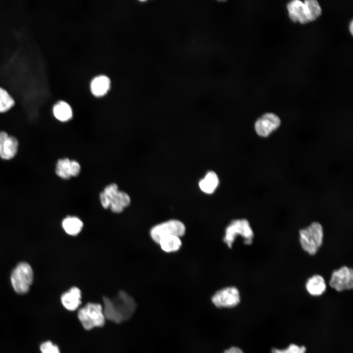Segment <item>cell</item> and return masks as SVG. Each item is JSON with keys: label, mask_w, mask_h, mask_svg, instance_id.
I'll list each match as a JSON object with an SVG mask.
<instances>
[{"label": "cell", "mask_w": 353, "mask_h": 353, "mask_svg": "<svg viewBox=\"0 0 353 353\" xmlns=\"http://www.w3.org/2000/svg\"><path fill=\"white\" fill-rule=\"evenodd\" d=\"M136 307L134 299L125 291H119L113 298H103L102 310L105 319L116 323L128 320Z\"/></svg>", "instance_id": "obj_1"}, {"label": "cell", "mask_w": 353, "mask_h": 353, "mask_svg": "<svg viewBox=\"0 0 353 353\" xmlns=\"http://www.w3.org/2000/svg\"><path fill=\"white\" fill-rule=\"evenodd\" d=\"M324 231L322 225L313 221L299 231V241L303 250L310 255H314L321 248Z\"/></svg>", "instance_id": "obj_2"}, {"label": "cell", "mask_w": 353, "mask_h": 353, "mask_svg": "<svg viewBox=\"0 0 353 353\" xmlns=\"http://www.w3.org/2000/svg\"><path fill=\"white\" fill-rule=\"evenodd\" d=\"M77 316L81 325L86 330L101 327L105 323L102 306L99 303H87L79 309Z\"/></svg>", "instance_id": "obj_3"}, {"label": "cell", "mask_w": 353, "mask_h": 353, "mask_svg": "<svg viewBox=\"0 0 353 353\" xmlns=\"http://www.w3.org/2000/svg\"><path fill=\"white\" fill-rule=\"evenodd\" d=\"M238 235H240L243 238L245 244L249 245L252 243L254 233L247 219L232 221L226 229L224 242L231 248Z\"/></svg>", "instance_id": "obj_4"}, {"label": "cell", "mask_w": 353, "mask_h": 353, "mask_svg": "<svg viewBox=\"0 0 353 353\" xmlns=\"http://www.w3.org/2000/svg\"><path fill=\"white\" fill-rule=\"evenodd\" d=\"M33 279V272L26 262L19 263L13 270L10 277L14 291L19 294H26L29 290Z\"/></svg>", "instance_id": "obj_5"}, {"label": "cell", "mask_w": 353, "mask_h": 353, "mask_svg": "<svg viewBox=\"0 0 353 353\" xmlns=\"http://www.w3.org/2000/svg\"><path fill=\"white\" fill-rule=\"evenodd\" d=\"M185 227L183 224L176 220H169L153 227L150 230L152 239L158 243L162 237L175 235L180 237L184 235Z\"/></svg>", "instance_id": "obj_6"}, {"label": "cell", "mask_w": 353, "mask_h": 353, "mask_svg": "<svg viewBox=\"0 0 353 353\" xmlns=\"http://www.w3.org/2000/svg\"><path fill=\"white\" fill-rule=\"evenodd\" d=\"M329 286L337 292L352 289L353 270L344 265L332 271L329 280Z\"/></svg>", "instance_id": "obj_7"}, {"label": "cell", "mask_w": 353, "mask_h": 353, "mask_svg": "<svg viewBox=\"0 0 353 353\" xmlns=\"http://www.w3.org/2000/svg\"><path fill=\"white\" fill-rule=\"evenodd\" d=\"M211 300L215 306L218 308H232L239 303L240 296L236 287H228L216 292Z\"/></svg>", "instance_id": "obj_8"}, {"label": "cell", "mask_w": 353, "mask_h": 353, "mask_svg": "<svg viewBox=\"0 0 353 353\" xmlns=\"http://www.w3.org/2000/svg\"><path fill=\"white\" fill-rule=\"evenodd\" d=\"M279 117L273 113H266L258 118L254 124L257 134L262 137H268L280 126Z\"/></svg>", "instance_id": "obj_9"}, {"label": "cell", "mask_w": 353, "mask_h": 353, "mask_svg": "<svg viewBox=\"0 0 353 353\" xmlns=\"http://www.w3.org/2000/svg\"><path fill=\"white\" fill-rule=\"evenodd\" d=\"M290 19L294 22L306 24L311 22L309 11L305 0H294L287 4Z\"/></svg>", "instance_id": "obj_10"}, {"label": "cell", "mask_w": 353, "mask_h": 353, "mask_svg": "<svg viewBox=\"0 0 353 353\" xmlns=\"http://www.w3.org/2000/svg\"><path fill=\"white\" fill-rule=\"evenodd\" d=\"M19 143L13 136L5 131L0 132V157L4 160H9L16 154Z\"/></svg>", "instance_id": "obj_11"}, {"label": "cell", "mask_w": 353, "mask_h": 353, "mask_svg": "<svg viewBox=\"0 0 353 353\" xmlns=\"http://www.w3.org/2000/svg\"><path fill=\"white\" fill-rule=\"evenodd\" d=\"M61 302L63 306L69 311L77 309L81 303V293L76 286L70 288L63 293L61 296Z\"/></svg>", "instance_id": "obj_12"}, {"label": "cell", "mask_w": 353, "mask_h": 353, "mask_svg": "<svg viewBox=\"0 0 353 353\" xmlns=\"http://www.w3.org/2000/svg\"><path fill=\"white\" fill-rule=\"evenodd\" d=\"M305 287L308 293L312 296H319L323 294L327 289V284L324 277L321 275L314 274L306 280Z\"/></svg>", "instance_id": "obj_13"}, {"label": "cell", "mask_w": 353, "mask_h": 353, "mask_svg": "<svg viewBox=\"0 0 353 353\" xmlns=\"http://www.w3.org/2000/svg\"><path fill=\"white\" fill-rule=\"evenodd\" d=\"M130 197L127 193L119 190L111 199L109 208L114 213H120L130 204Z\"/></svg>", "instance_id": "obj_14"}, {"label": "cell", "mask_w": 353, "mask_h": 353, "mask_svg": "<svg viewBox=\"0 0 353 353\" xmlns=\"http://www.w3.org/2000/svg\"><path fill=\"white\" fill-rule=\"evenodd\" d=\"M110 86L109 78L105 76H99L92 81L90 85L91 91L94 96L101 97L107 93Z\"/></svg>", "instance_id": "obj_15"}, {"label": "cell", "mask_w": 353, "mask_h": 353, "mask_svg": "<svg viewBox=\"0 0 353 353\" xmlns=\"http://www.w3.org/2000/svg\"><path fill=\"white\" fill-rule=\"evenodd\" d=\"M62 226L67 234L71 236H76L78 235L82 230L83 223L78 217L69 216L63 220Z\"/></svg>", "instance_id": "obj_16"}, {"label": "cell", "mask_w": 353, "mask_h": 353, "mask_svg": "<svg viewBox=\"0 0 353 353\" xmlns=\"http://www.w3.org/2000/svg\"><path fill=\"white\" fill-rule=\"evenodd\" d=\"M52 113L54 117L59 121L66 122L73 117V110L71 106L64 101L56 102L52 108Z\"/></svg>", "instance_id": "obj_17"}, {"label": "cell", "mask_w": 353, "mask_h": 353, "mask_svg": "<svg viewBox=\"0 0 353 353\" xmlns=\"http://www.w3.org/2000/svg\"><path fill=\"white\" fill-rule=\"evenodd\" d=\"M218 184V177L217 174L212 171L208 172L199 183L201 190L207 194L213 193Z\"/></svg>", "instance_id": "obj_18"}, {"label": "cell", "mask_w": 353, "mask_h": 353, "mask_svg": "<svg viewBox=\"0 0 353 353\" xmlns=\"http://www.w3.org/2000/svg\"><path fill=\"white\" fill-rule=\"evenodd\" d=\"M158 244L165 252H170L178 251L181 246V241L179 237L169 235L162 237Z\"/></svg>", "instance_id": "obj_19"}, {"label": "cell", "mask_w": 353, "mask_h": 353, "mask_svg": "<svg viewBox=\"0 0 353 353\" xmlns=\"http://www.w3.org/2000/svg\"><path fill=\"white\" fill-rule=\"evenodd\" d=\"M118 185L114 183H110L105 187L99 195L101 204L105 207H109L111 199L119 191Z\"/></svg>", "instance_id": "obj_20"}, {"label": "cell", "mask_w": 353, "mask_h": 353, "mask_svg": "<svg viewBox=\"0 0 353 353\" xmlns=\"http://www.w3.org/2000/svg\"><path fill=\"white\" fill-rule=\"evenodd\" d=\"M71 160L65 157L60 158L56 162L55 172L56 175L63 179H68L71 176L70 170Z\"/></svg>", "instance_id": "obj_21"}, {"label": "cell", "mask_w": 353, "mask_h": 353, "mask_svg": "<svg viewBox=\"0 0 353 353\" xmlns=\"http://www.w3.org/2000/svg\"><path fill=\"white\" fill-rule=\"evenodd\" d=\"M15 101L9 93L0 87V112H4L10 109Z\"/></svg>", "instance_id": "obj_22"}, {"label": "cell", "mask_w": 353, "mask_h": 353, "mask_svg": "<svg viewBox=\"0 0 353 353\" xmlns=\"http://www.w3.org/2000/svg\"><path fill=\"white\" fill-rule=\"evenodd\" d=\"M306 351V348L303 346H299L292 344L284 349L274 348L272 350L271 353H305Z\"/></svg>", "instance_id": "obj_23"}, {"label": "cell", "mask_w": 353, "mask_h": 353, "mask_svg": "<svg viewBox=\"0 0 353 353\" xmlns=\"http://www.w3.org/2000/svg\"><path fill=\"white\" fill-rule=\"evenodd\" d=\"M41 353H61L58 347L50 341L42 343L40 346Z\"/></svg>", "instance_id": "obj_24"}, {"label": "cell", "mask_w": 353, "mask_h": 353, "mask_svg": "<svg viewBox=\"0 0 353 353\" xmlns=\"http://www.w3.org/2000/svg\"><path fill=\"white\" fill-rule=\"evenodd\" d=\"M70 170L71 176H77L81 171V166L79 162L75 160H71Z\"/></svg>", "instance_id": "obj_25"}, {"label": "cell", "mask_w": 353, "mask_h": 353, "mask_svg": "<svg viewBox=\"0 0 353 353\" xmlns=\"http://www.w3.org/2000/svg\"><path fill=\"white\" fill-rule=\"evenodd\" d=\"M223 353H244L242 350L237 347H231L224 351Z\"/></svg>", "instance_id": "obj_26"}, {"label": "cell", "mask_w": 353, "mask_h": 353, "mask_svg": "<svg viewBox=\"0 0 353 353\" xmlns=\"http://www.w3.org/2000/svg\"><path fill=\"white\" fill-rule=\"evenodd\" d=\"M349 27H350L349 29H350V32H351V34H353V21H351V23H350V25Z\"/></svg>", "instance_id": "obj_27"}]
</instances>
